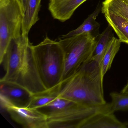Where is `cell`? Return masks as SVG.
Masks as SVG:
<instances>
[{
  "label": "cell",
  "instance_id": "obj_10",
  "mask_svg": "<svg viewBox=\"0 0 128 128\" xmlns=\"http://www.w3.org/2000/svg\"><path fill=\"white\" fill-rule=\"evenodd\" d=\"M48 10L52 17L64 22L71 18L76 10L88 0H49Z\"/></svg>",
  "mask_w": 128,
  "mask_h": 128
},
{
  "label": "cell",
  "instance_id": "obj_15",
  "mask_svg": "<svg viewBox=\"0 0 128 128\" xmlns=\"http://www.w3.org/2000/svg\"><path fill=\"white\" fill-rule=\"evenodd\" d=\"M61 83L53 88L33 94L31 102L28 108L38 109L56 99L60 95Z\"/></svg>",
  "mask_w": 128,
  "mask_h": 128
},
{
  "label": "cell",
  "instance_id": "obj_7",
  "mask_svg": "<svg viewBox=\"0 0 128 128\" xmlns=\"http://www.w3.org/2000/svg\"><path fill=\"white\" fill-rule=\"evenodd\" d=\"M0 103L3 108L8 106L28 108L32 94L24 88L12 82H0Z\"/></svg>",
  "mask_w": 128,
  "mask_h": 128
},
{
  "label": "cell",
  "instance_id": "obj_20",
  "mask_svg": "<svg viewBox=\"0 0 128 128\" xmlns=\"http://www.w3.org/2000/svg\"><path fill=\"white\" fill-rule=\"evenodd\" d=\"M27 0H20L23 10H24H24L26 7V4Z\"/></svg>",
  "mask_w": 128,
  "mask_h": 128
},
{
  "label": "cell",
  "instance_id": "obj_16",
  "mask_svg": "<svg viewBox=\"0 0 128 128\" xmlns=\"http://www.w3.org/2000/svg\"><path fill=\"white\" fill-rule=\"evenodd\" d=\"M121 43L119 40L114 36L109 43L100 64L102 76L103 78L110 68L114 59L120 50Z\"/></svg>",
  "mask_w": 128,
  "mask_h": 128
},
{
  "label": "cell",
  "instance_id": "obj_13",
  "mask_svg": "<svg viewBox=\"0 0 128 128\" xmlns=\"http://www.w3.org/2000/svg\"><path fill=\"white\" fill-rule=\"evenodd\" d=\"M102 6L99 5L93 13L90 14L83 24L79 27L72 30L67 34L62 36L60 38H66L85 34H90L96 38L100 35V25L96 21V18L102 11Z\"/></svg>",
  "mask_w": 128,
  "mask_h": 128
},
{
  "label": "cell",
  "instance_id": "obj_17",
  "mask_svg": "<svg viewBox=\"0 0 128 128\" xmlns=\"http://www.w3.org/2000/svg\"><path fill=\"white\" fill-rule=\"evenodd\" d=\"M102 10L116 12L128 20V3L127 0H105Z\"/></svg>",
  "mask_w": 128,
  "mask_h": 128
},
{
  "label": "cell",
  "instance_id": "obj_5",
  "mask_svg": "<svg viewBox=\"0 0 128 128\" xmlns=\"http://www.w3.org/2000/svg\"><path fill=\"white\" fill-rule=\"evenodd\" d=\"M24 11L20 0H0V64L10 44L22 36Z\"/></svg>",
  "mask_w": 128,
  "mask_h": 128
},
{
  "label": "cell",
  "instance_id": "obj_8",
  "mask_svg": "<svg viewBox=\"0 0 128 128\" xmlns=\"http://www.w3.org/2000/svg\"><path fill=\"white\" fill-rule=\"evenodd\" d=\"M12 119L25 128H48V118L37 108L8 106L5 108Z\"/></svg>",
  "mask_w": 128,
  "mask_h": 128
},
{
  "label": "cell",
  "instance_id": "obj_21",
  "mask_svg": "<svg viewBox=\"0 0 128 128\" xmlns=\"http://www.w3.org/2000/svg\"><path fill=\"white\" fill-rule=\"evenodd\" d=\"M127 0V2H128V0Z\"/></svg>",
  "mask_w": 128,
  "mask_h": 128
},
{
  "label": "cell",
  "instance_id": "obj_14",
  "mask_svg": "<svg viewBox=\"0 0 128 128\" xmlns=\"http://www.w3.org/2000/svg\"><path fill=\"white\" fill-rule=\"evenodd\" d=\"M113 29L108 24V27L96 38V42L91 60L100 64L108 44L114 37Z\"/></svg>",
  "mask_w": 128,
  "mask_h": 128
},
{
  "label": "cell",
  "instance_id": "obj_11",
  "mask_svg": "<svg viewBox=\"0 0 128 128\" xmlns=\"http://www.w3.org/2000/svg\"><path fill=\"white\" fill-rule=\"evenodd\" d=\"M102 12L120 42L128 44V20L116 12L105 10Z\"/></svg>",
  "mask_w": 128,
  "mask_h": 128
},
{
  "label": "cell",
  "instance_id": "obj_1",
  "mask_svg": "<svg viewBox=\"0 0 128 128\" xmlns=\"http://www.w3.org/2000/svg\"><path fill=\"white\" fill-rule=\"evenodd\" d=\"M32 46L28 36H21L12 40L2 63L5 74L0 82L17 84L34 94L47 89L38 72Z\"/></svg>",
  "mask_w": 128,
  "mask_h": 128
},
{
  "label": "cell",
  "instance_id": "obj_2",
  "mask_svg": "<svg viewBox=\"0 0 128 128\" xmlns=\"http://www.w3.org/2000/svg\"><path fill=\"white\" fill-rule=\"evenodd\" d=\"M103 80L100 64L91 60L76 74L62 82L59 97L88 106L104 105L107 102Z\"/></svg>",
  "mask_w": 128,
  "mask_h": 128
},
{
  "label": "cell",
  "instance_id": "obj_4",
  "mask_svg": "<svg viewBox=\"0 0 128 128\" xmlns=\"http://www.w3.org/2000/svg\"><path fill=\"white\" fill-rule=\"evenodd\" d=\"M58 41L64 55L65 66L62 82L76 74L91 60L96 40L90 34H85L60 38Z\"/></svg>",
  "mask_w": 128,
  "mask_h": 128
},
{
  "label": "cell",
  "instance_id": "obj_12",
  "mask_svg": "<svg viewBox=\"0 0 128 128\" xmlns=\"http://www.w3.org/2000/svg\"><path fill=\"white\" fill-rule=\"evenodd\" d=\"M42 0H27L24 12L22 27V36H28L33 26L39 20V12Z\"/></svg>",
  "mask_w": 128,
  "mask_h": 128
},
{
  "label": "cell",
  "instance_id": "obj_6",
  "mask_svg": "<svg viewBox=\"0 0 128 128\" xmlns=\"http://www.w3.org/2000/svg\"><path fill=\"white\" fill-rule=\"evenodd\" d=\"M108 106L107 103L94 107L73 102L63 110L47 116L48 128H81L88 118Z\"/></svg>",
  "mask_w": 128,
  "mask_h": 128
},
{
  "label": "cell",
  "instance_id": "obj_3",
  "mask_svg": "<svg viewBox=\"0 0 128 128\" xmlns=\"http://www.w3.org/2000/svg\"><path fill=\"white\" fill-rule=\"evenodd\" d=\"M36 67L41 80L47 90L62 82L65 66L63 50L59 41L46 36L32 46Z\"/></svg>",
  "mask_w": 128,
  "mask_h": 128
},
{
  "label": "cell",
  "instance_id": "obj_9",
  "mask_svg": "<svg viewBox=\"0 0 128 128\" xmlns=\"http://www.w3.org/2000/svg\"><path fill=\"white\" fill-rule=\"evenodd\" d=\"M128 123L120 122L108 108L100 111L88 118L81 128H126Z\"/></svg>",
  "mask_w": 128,
  "mask_h": 128
},
{
  "label": "cell",
  "instance_id": "obj_19",
  "mask_svg": "<svg viewBox=\"0 0 128 128\" xmlns=\"http://www.w3.org/2000/svg\"><path fill=\"white\" fill-rule=\"evenodd\" d=\"M121 92L123 93L128 94V81L127 84L122 90Z\"/></svg>",
  "mask_w": 128,
  "mask_h": 128
},
{
  "label": "cell",
  "instance_id": "obj_18",
  "mask_svg": "<svg viewBox=\"0 0 128 128\" xmlns=\"http://www.w3.org/2000/svg\"><path fill=\"white\" fill-rule=\"evenodd\" d=\"M112 102L109 104L111 111L128 110V94L112 92L110 94Z\"/></svg>",
  "mask_w": 128,
  "mask_h": 128
}]
</instances>
